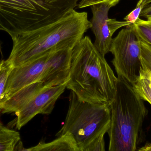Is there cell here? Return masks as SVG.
Returning <instances> with one entry per match:
<instances>
[{
    "mask_svg": "<svg viewBox=\"0 0 151 151\" xmlns=\"http://www.w3.org/2000/svg\"></svg>",
    "mask_w": 151,
    "mask_h": 151,
    "instance_id": "20",
    "label": "cell"
},
{
    "mask_svg": "<svg viewBox=\"0 0 151 151\" xmlns=\"http://www.w3.org/2000/svg\"><path fill=\"white\" fill-rule=\"evenodd\" d=\"M139 17L145 18L148 20L151 19V3L144 8Z\"/></svg>",
    "mask_w": 151,
    "mask_h": 151,
    "instance_id": "18",
    "label": "cell"
},
{
    "mask_svg": "<svg viewBox=\"0 0 151 151\" xmlns=\"http://www.w3.org/2000/svg\"><path fill=\"white\" fill-rule=\"evenodd\" d=\"M118 78L88 36L73 49L66 88L84 102L110 105L116 90Z\"/></svg>",
    "mask_w": 151,
    "mask_h": 151,
    "instance_id": "1",
    "label": "cell"
},
{
    "mask_svg": "<svg viewBox=\"0 0 151 151\" xmlns=\"http://www.w3.org/2000/svg\"><path fill=\"white\" fill-rule=\"evenodd\" d=\"M69 101L65 121L56 137L70 134L80 151H105L104 137L111 122L109 105L84 102L73 91Z\"/></svg>",
    "mask_w": 151,
    "mask_h": 151,
    "instance_id": "5",
    "label": "cell"
},
{
    "mask_svg": "<svg viewBox=\"0 0 151 151\" xmlns=\"http://www.w3.org/2000/svg\"><path fill=\"white\" fill-rule=\"evenodd\" d=\"M141 41L142 64L151 72V45Z\"/></svg>",
    "mask_w": 151,
    "mask_h": 151,
    "instance_id": "15",
    "label": "cell"
},
{
    "mask_svg": "<svg viewBox=\"0 0 151 151\" xmlns=\"http://www.w3.org/2000/svg\"><path fill=\"white\" fill-rule=\"evenodd\" d=\"M66 88V83L51 87H43L38 90L17 113L14 124L19 130L38 114H50L56 101Z\"/></svg>",
    "mask_w": 151,
    "mask_h": 151,
    "instance_id": "8",
    "label": "cell"
},
{
    "mask_svg": "<svg viewBox=\"0 0 151 151\" xmlns=\"http://www.w3.org/2000/svg\"><path fill=\"white\" fill-rule=\"evenodd\" d=\"M91 27L87 12L73 9L55 22L12 37L13 46L7 60L16 67L54 49L75 46Z\"/></svg>",
    "mask_w": 151,
    "mask_h": 151,
    "instance_id": "2",
    "label": "cell"
},
{
    "mask_svg": "<svg viewBox=\"0 0 151 151\" xmlns=\"http://www.w3.org/2000/svg\"><path fill=\"white\" fill-rule=\"evenodd\" d=\"M74 46L54 49L31 62L13 67L7 79L3 103L19 90L35 82H43L49 87L67 83Z\"/></svg>",
    "mask_w": 151,
    "mask_h": 151,
    "instance_id": "6",
    "label": "cell"
},
{
    "mask_svg": "<svg viewBox=\"0 0 151 151\" xmlns=\"http://www.w3.org/2000/svg\"><path fill=\"white\" fill-rule=\"evenodd\" d=\"M21 141L19 133L0 122V151H14Z\"/></svg>",
    "mask_w": 151,
    "mask_h": 151,
    "instance_id": "12",
    "label": "cell"
},
{
    "mask_svg": "<svg viewBox=\"0 0 151 151\" xmlns=\"http://www.w3.org/2000/svg\"><path fill=\"white\" fill-rule=\"evenodd\" d=\"M143 2L146 6L151 3V0H143Z\"/></svg>",
    "mask_w": 151,
    "mask_h": 151,
    "instance_id": "19",
    "label": "cell"
},
{
    "mask_svg": "<svg viewBox=\"0 0 151 151\" xmlns=\"http://www.w3.org/2000/svg\"><path fill=\"white\" fill-rule=\"evenodd\" d=\"M26 151H80L75 140L72 135L65 134L57 137L50 142L41 141L36 146L28 149Z\"/></svg>",
    "mask_w": 151,
    "mask_h": 151,
    "instance_id": "10",
    "label": "cell"
},
{
    "mask_svg": "<svg viewBox=\"0 0 151 151\" xmlns=\"http://www.w3.org/2000/svg\"><path fill=\"white\" fill-rule=\"evenodd\" d=\"M110 52L113 55L112 63L118 76L133 86L142 66L141 41L134 24L126 26L113 38Z\"/></svg>",
    "mask_w": 151,
    "mask_h": 151,
    "instance_id": "7",
    "label": "cell"
},
{
    "mask_svg": "<svg viewBox=\"0 0 151 151\" xmlns=\"http://www.w3.org/2000/svg\"><path fill=\"white\" fill-rule=\"evenodd\" d=\"M13 65L7 60L0 61V107L4 98V92L7 79Z\"/></svg>",
    "mask_w": 151,
    "mask_h": 151,
    "instance_id": "14",
    "label": "cell"
},
{
    "mask_svg": "<svg viewBox=\"0 0 151 151\" xmlns=\"http://www.w3.org/2000/svg\"><path fill=\"white\" fill-rule=\"evenodd\" d=\"M117 78L115 95L109 105V151H135L148 110L133 86L121 76Z\"/></svg>",
    "mask_w": 151,
    "mask_h": 151,
    "instance_id": "3",
    "label": "cell"
},
{
    "mask_svg": "<svg viewBox=\"0 0 151 151\" xmlns=\"http://www.w3.org/2000/svg\"><path fill=\"white\" fill-rule=\"evenodd\" d=\"M120 1V0H80L77 6L79 9H83L94 4H102L111 8L118 4Z\"/></svg>",
    "mask_w": 151,
    "mask_h": 151,
    "instance_id": "16",
    "label": "cell"
},
{
    "mask_svg": "<svg viewBox=\"0 0 151 151\" xmlns=\"http://www.w3.org/2000/svg\"><path fill=\"white\" fill-rule=\"evenodd\" d=\"M92 13L90 29L95 36L94 43L97 49L103 56L110 52L112 36L118 29L130 25L127 21L110 19L108 12L111 7L102 4L90 6Z\"/></svg>",
    "mask_w": 151,
    "mask_h": 151,
    "instance_id": "9",
    "label": "cell"
},
{
    "mask_svg": "<svg viewBox=\"0 0 151 151\" xmlns=\"http://www.w3.org/2000/svg\"><path fill=\"white\" fill-rule=\"evenodd\" d=\"M145 6V4L143 2V0H139L135 9L124 18V20L129 22L130 24H134L139 17L142 10Z\"/></svg>",
    "mask_w": 151,
    "mask_h": 151,
    "instance_id": "17",
    "label": "cell"
},
{
    "mask_svg": "<svg viewBox=\"0 0 151 151\" xmlns=\"http://www.w3.org/2000/svg\"><path fill=\"white\" fill-rule=\"evenodd\" d=\"M79 0H0V31L12 37L58 20ZM2 42L0 52L2 56Z\"/></svg>",
    "mask_w": 151,
    "mask_h": 151,
    "instance_id": "4",
    "label": "cell"
},
{
    "mask_svg": "<svg viewBox=\"0 0 151 151\" xmlns=\"http://www.w3.org/2000/svg\"><path fill=\"white\" fill-rule=\"evenodd\" d=\"M133 87L143 100L151 105V72L143 65L139 77Z\"/></svg>",
    "mask_w": 151,
    "mask_h": 151,
    "instance_id": "11",
    "label": "cell"
},
{
    "mask_svg": "<svg viewBox=\"0 0 151 151\" xmlns=\"http://www.w3.org/2000/svg\"><path fill=\"white\" fill-rule=\"evenodd\" d=\"M134 24L140 40L151 45V20L139 17Z\"/></svg>",
    "mask_w": 151,
    "mask_h": 151,
    "instance_id": "13",
    "label": "cell"
}]
</instances>
